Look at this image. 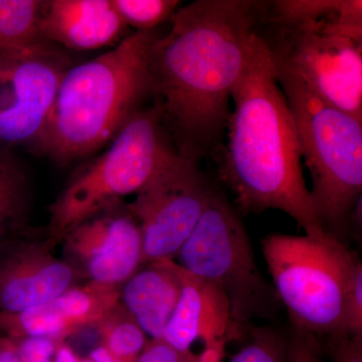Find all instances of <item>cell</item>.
Wrapping results in <instances>:
<instances>
[{"mask_svg": "<svg viewBox=\"0 0 362 362\" xmlns=\"http://www.w3.org/2000/svg\"><path fill=\"white\" fill-rule=\"evenodd\" d=\"M63 240L71 265L94 284L120 289L144 265L141 230L123 201L86 218Z\"/></svg>", "mask_w": 362, "mask_h": 362, "instance_id": "cell-11", "label": "cell"}, {"mask_svg": "<svg viewBox=\"0 0 362 362\" xmlns=\"http://www.w3.org/2000/svg\"><path fill=\"white\" fill-rule=\"evenodd\" d=\"M0 362H23L18 342L11 337H0Z\"/></svg>", "mask_w": 362, "mask_h": 362, "instance_id": "cell-27", "label": "cell"}, {"mask_svg": "<svg viewBox=\"0 0 362 362\" xmlns=\"http://www.w3.org/2000/svg\"><path fill=\"white\" fill-rule=\"evenodd\" d=\"M68 69L49 42L0 59V144L35 146Z\"/></svg>", "mask_w": 362, "mask_h": 362, "instance_id": "cell-10", "label": "cell"}, {"mask_svg": "<svg viewBox=\"0 0 362 362\" xmlns=\"http://www.w3.org/2000/svg\"><path fill=\"white\" fill-rule=\"evenodd\" d=\"M25 180L18 162L0 144V230L21 216Z\"/></svg>", "mask_w": 362, "mask_h": 362, "instance_id": "cell-19", "label": "cell"}, {"mask_svg": "<svg viewBox=\"0 0 362 362\" xmlns=\"http://www.w3.org/2000/svg\"><path fill=\"white\" fill-rule=\"evenodd\" d=\"M42 1L0 0V59L44 44L39 21Z\"/></svg>", "mask_w": 362, "mask_h": 362, "instance_id": "cell-17", "label": "cell"}, {"mask_svg": "<svg viewBox=\"0 0 362 362\" xmlns=\"http://www.w3.org/2000/svg\"><path fill=\"white\" fill-rule=\"evenodd\" d=\"M23 362H52L59 341L45 337L16 339Z\"/></svg>", "mask_w": 362, "mask_h": 362, "instance_id": "cell-26", "label": "cell"}, {"mask_svg": "<svg viewBox=\"0 0 362 362\" xmlns=\"http://www.w3.org/2000/svg\"><path fill=\"white\" fill-rule=\"evenodd\" d=\"M213 185L182 157L128 204L141 230L144 264L175 261L209 202Z\"/></svg>", "mask_w": 362, "mask_h": 362, "instance_id": "cell-9", "label": "cell"}, {"mask_svg": "<svg viewBox=\"0 0 362 362\" xmlns=\"http://www.w3.org/2000/svg\"><path fill=\"white\" fill-rule=\"evenodd\" d=\"M127 25L112 0H51L42 1L40 37L77 51L116 45Z\"/></svg>", "mask_w": 362, "mask_h": 362, "instance_id": "cell-14", "label": "cell"}, {"mask_svg": "<svg viewBox=\"0 0 362 362\" xmlns=\"http://www.w3.org/2000/svg\"><path fill=\"white\" fill-rule=\"evenodd\" d=\"M230 362H288V337L267 326L251 328Z\"/></svg>", "mask_w": 362, "mask_h": 362, "instance_id": "cell-21", "label": "cell"}, {"mask_svg": "<svg viewBox=\"0 0 362 362\" xmlns=\"http://www.w3.org/2000/svg\"><path fill=\"white\" fill-rule=\"evenodd\" d=\"M266 1L195 0L173 14L149 52L152 98L180 156L221 148L230 99L251 58Z\"/></svg>", "mask_w": 362, "mask_h": 362, "instance_id": "cell-1", "label": "cell"}, {"mask_svg": "<svg viewBox=\"0 0 362 362\" xmlns=\"http://www.w3.org/2000/svg\"><path fill=\"white\" fill-rule=\"evenodd\" d=\"M264 258L292 327L324 337L345 333L344 300L357 254L342 240L272 233L262 242Z\"/></svg>", "mask_w": 362, "mask_h": 362, "instance_id": "cell-6", "label": "cell"}, {"mask_svg": "<svg viewBox=\"0 0 362 362\" xmlns=\"http://www.w3.org/2000/svg\"><path fill=\"white\" fill-rule=\"evenodd\" d=\"M156 103L144 106L100 156L74 171L49 206V239L58 244L86 218L139 194L182 158Z\"/></svg>", "mask_w": 362, "mask_h": 362, "instance_id": "cell-4", "label": "cell"}, {"mask_svg": "<svg viewBox=\"0 0 362 362\" xmlns=\"http://www.w3.org/2000/svg\"><path fill=\"white\" fill-rule=\"evenodd\" d=\"M176 259L181 268L225 294L240 325L247 327L254 319H269L278 313L280 301L259 272L240 214L214 187Z\"/></svg>", "mask_w": 362, "mask_h": 362, "instance_id": "cell-7", "label": "cell"}, {"mask_svg": "<svg viewBox=\"0 0 362 362\" xmlns=\"http://www.w3.org/2000/svg\"><path fill=\"white\" fill-rule=\"evenodd\" d=\"M54 356H56L54 362H78L80 361L73 349L63 342L58 345Z\"/></svg>", "mask_w": 362, "mask_h": 362, "instance_id": "cell-28", "label": "cell"}, {"mask_svg": "<svg viewBox=\"0 0 362 362\" xmlns=\"http://www.w3.org/2000/svg\"><path fill=\"white\" fill-rule=\"evenodd\" d=\"M247 327L233 319L221 290L182 268L180 299L161 340L183 352H195L197 344L199 351H226L228 343L247 334Z\"/></svg>", "mask_w": 362, "mask_h": 362, "instance_id": "cell-12", "label": "cell"}, {"mask_svg": "<svg viewBox=\"0 0 362 362\" xmlns=\"http://www.w3.org/2000/svg\"><path fill=\"white\" fill-rule=\"evenodd\" d=\"M232 99L228 144L218 163L238 213L278 209L291 216L305 235L326 237L305 182L289 105L258 35Z\"/></svg>", "mask_w": 362, "mask_h": 362, "instance_id": "cell-2", "label": "cell"}, {"mask_svg": "<svg viewBox=\"0 0 362 362\" xmlns=\"http://www.w3.org/2000/svg\"><path fill=\"white\" fill-rule=\"evenodd\" d=\"M325 338V350L333 362H362V337L340 333Z\"/></svg>", "mask_w": 362, "mask_h": 362, "instance_id": "cell-25", "label": "cell"}, {"mask_svg": "<svg viewBox=\"0 0 362 362\" xmlns=\"http://www.w3.org/2000/svg\"><path fill=\"white\" fill-rule=\"evenodd\" d=\"M89 358L93 362H130L114 358V357L109 354L108 350L104 349L101 345L90 352Z\"/></svg>", "mask_w": 362, "mask_h": 362, "instance_id": "cell-29", "label": "cell"}, {"mask_svg": "<svg viewBox=\"0 0 362 362\" xmlns=\"http://www.w3.org/2000/svg\"><path fill=\"white\" fill-rule=\"evenodd\" d=\"M275 71L310 171L316 213L325 233L343 242L361 199L362 121L323 102L291 74Z\"/></svg>", "mask_w": 362, "mask_h": 362, "instance_id": "cell-5", "label": "cell"}, {"mask_svg": "<svg viewBox=\"0 0 362 362\" xmlns=\"http://www.w3.org/2000/svg\"><path fill=\"white\" fill-rule=\"evenodd\" d=\"M316 337L293 328L288 337V362H322Z\"/></svg>", "mask_w": 362, "mask_h": 362, "instance_id": "cell-24", "label": "cell"}, {"mask_svg": "<svg viewBox=\"0 0 362 362\" xmlns=\"http://www.w3.org/2000/svg\"><path fill=\"white\" fill-rule=\"evenodd\" d=\"M101 346L114 358L137 362L149 338L123 305L119 303L96 326Z\"/></svg>", "mask_w": 362, "mask_h": 362, "instance_id": "cell-18", "label": "cell"}, {"mask_svg": "<svg viewBox=\"0 0 362 362\" xmlns=\"http://www.w3.org/2000/svg\"><path fill=\"white\" fill-rule=\"evenodd\" d=\"M117 13L136 32H148L170 20L180 7L177 0H112Z\"/></svg>", "mask_w": 362, "mask_h": 362, "instance_id": "cell-20", "label": "cell"}, {"mask_svg": "<svg viewBox=\"0 0 362 362\" xmlns=\"http://www.w3.org/2000/svg\"><path fill=\"white\" fill-rule=\"evenodd\" d=\"M343 329L350 337H362V263L352 269L344 300Z\"/></svg>", "mask_w": 362, "mask_h": 362, "instance_id": "cell-23", "label": "cell"}, {"mask_svg": "<svg viewBox=\"0 0 362 362\" xmlns=\"http://www.w3.org/2000/svg\"><path fill=\"white\" fill-rule=\"evenodd\" d=\"M182 286V268L175 261L144 264L120 289V303L150 340H161Z\"/></svg>", "mask_w": 362, "mask_h": 362, "instance_id": "cell-15", "label": "cell"}, {"mask_svg": "<svg viewBox=\"0 0 362 362\" xmlns=\"http://www.w3.org/2000/svg\"><path fill=\"white\" fill-rule=\"evenodd\" d=\"M257 35L275 68L362 121V28L326 20H261Z\"/></svg>", "mask_w": 362, "mask_h": 362, "instance_id": "cell-8", "label": "cell"}, {"mask_svg": "<svg viewBox=\"0 0 362 362\" xmlns=\"http://www.w3.org/2000/svg\"><path fill=\"white\" fill-rule=\"evenodd\" d=\"M56 246L26 242L0 264V313H20L47 303L75 286L80 273L52 254Z\"/></svg>", "mask_w": 362, "mask_h": 362, "instance_id": "cell-13", "label": "cell"}, {"mask_svg": "<svg viewBox=\"0 0 362 362\" xmlns=\"http://www.w3.org/2000/svg\"><path fill=\"white\" fill-rule=\"evenodd\" d=\"M262 21H320L362 28L361 0H276L266 1Z\"/></svg>", "mask_w": 362, "mask_h": 362, "instance_id": "cell-16", "label": "cell"}, {"mask_svg": "<svg viewBox=\"0 0 362 362\" xmlns=\"http://www.w3.org/2000/svg\"><path fill=\"white\" fill-rule=\"evenodd\" d=\"M158 33L135 32L110 51L66 71L33 149L59 164L92 156L152 98L149 52Z\"/></svg>", "mask_w": 362, "mask_h": 362, "instance_id": "cell-3", "label": "cell"}, {"mask_svg": "<svg viewBox=\"0 0 362 362\" xmlns=\"http://www.w3.org/2000/svg\"><path fill=\"white\" fill-rule=\"evenodd\" d=\"M226 351L209 349L201 352H183L163 340H149L137 362H223Z\"/></svg>", "mask_w": 362, "mask_h": 362, "instance_id": "cell-22", "label": "cell"}, {"mask_svg": "<svg viewBox=\"0 0 362 362\" xmlns=\"http://www.w3.org/2000/svg\"><path fill=\"white\" fill-rule=\"evenodd\" d=\"M78 362H93V361H90V358H84V359H80V361H78Z\"/></svg>", "mask_w": 362, "mask_h": 362, "instance_id": "cell-30", "label": "cell"}]
</instances>
